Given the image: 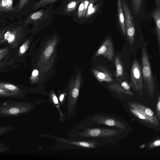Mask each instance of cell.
Returning <instances> with one entry per match:
<instances>
[{
    "instance_id": "cell-1",
    "label": "cell",
    "mask_w": 160,
    "mask_h": 160,
    "mask_svg": "<svg viewBox=\"0 0 160 160\" xmlns=\"http://www.w3.org/2000/svg\"><path fill=\"white\" fill-rule=\"evenodd\" d=\"M125 131L94 125L84 120L78 124L74 138L75 140L94 142L100 146L114 144L122 139Z\"/></svg>"
},
{
    "instance_id": "cell-2",
    "label": "cell",
    "mask_w": 160,
    "mask_h": 160,
    "mask_svg": "<svg viewBox=\"0 0 160 160\" xmlns=\"http://www.w3.org/2000/svg\"><path fill=\"white\" fill-rule=\"evenodd\" d=\"M54 3L44 7L31 13L23 19L24 24L33 25L34 28H40L50 25L52 22L55 14Z\"/></svg>"
},
{
    "instance_id": "cell-3",
    "label": "cell",
    "mask_w": 160,
    "mask_h": 160,
    "mask_svg": "<svg viewBox=\"0 0 160 160\" xmlns=\"http://www.w3.org/2000/svg\"><path fill=\"white\" fill-rule=\"evenodd\" d=\"M85 120L94 125L126 130V125L120 118L105 114L93 115Z\"/></svg>"
},
{
    "instance_id": "cell-4",
    "label": "cell",
    "mask_w": 160,
    "mask_h": 160,
    "mask_svg": "<svg viewBox=\"0 0 160 160\" xmlns=\"http://www.w3.org/2000/svg\"><path fill=\"white\" fill-rule=\"evenodd\" d=\"M142 75L149 93L153 95L155 88V82L151 72L148 54L144 47L142 49Z\"/></svg>"
},
{
    "instance_id": "cell-5",
    "label": "cell",
    "mask_w": 160,
    "mask_h": 160,
    "mask_svg": "<svg viewBox=\"0 0 160 160\" xmlns=\"http://www.w3.org/2000/svg\"><path fill=\"white\" fill-rule=\"evenodd\" d=\"M125 21L126 33L130 45L134 41L135 28L133 19L131 11L125 0H121Z\"/></svg>"
},
{
    "instance_id": "cell-6",
    "label": "cell",
    "mask_w": 160,
    "mask_h": 160,
    "mask_svg": "<svg viewBox=\"0 0 160 160\" xmlns=\"http://www.w3.org/2000/svg\"><path fill=\"white\" fill-rule=\"evenodd\" d=\"M142 77L140 66L138 61L135 59L131 68V81L134 88L139 91L141 95L143 91Z\"/></svg>"
},
{
    "instance_id": "cell-7",
    "label": "cell",
    "mask_w": 160,
    "mask_h": 160,
    "mask_svg": "<svg viewBox=\"0 0 160 160\" xmlns=\"http://www.w3.org/2000/svg\"><path fill=\"white\" fill-rule=\"evenodd\" d=\"M0 15L12 21L22 17L13 6V0H0Z\"/></svg>"
},
{
    "instance_id": "cell-8",
    "label": "cell",
    "mask_w": 160,
    "mask_h": 160,
    "mask_svg": "<svg viewBox=\"0 0 160 160\" xmlns=\"http://www.w3.org/2000/svg\"><path fill=\"white\" fill-rule=\"evenodd\" d=\"M129 107L133 108L144 115L151 124L158 125L159 122L153 112L150 108L143 105L135 102H129Z\"/></svg>"
},
{
    "instance_id": "cell-9",
    "label": "cell",
    "mask_w": 160,
    "mask_h": 160,
    "mask_svg": "<svg viewBox=\"0 0 160 160\" xmlns=\"http://www.w3.org/2000/svg\"><path fill=\"white\" fill-rule=\"evenodd\" d=\"M36 0H19L15 8L22 17H27L34 12L33 8Z\"/></svg>"
},
{
    "instance_id": "cell-10",
    "label": "cell",
    "mask_w": 160,
    "mask_h": 160,
    "mask_svg": "<svg viewBox=\"0 0 160 160\" xmlns=\"http://www.w3.org/2000/svg\"><path fill=\"white\" fill-rule=\"evenodd\" d=\"M102 55L109 60H112L114 56L112 43L111 39L108 38L102 43L96 52L95 58Z\"/></svg>"
},
{
    "instance_id": "cell-11",
    "label": "cell",
    "mask_w": 160,
    "mask_h": 160,
    "mask_svg": "<svg viewBox=\"0 0 160 160\" xmlns=\"http://www.w3.org/2000/svg\"><path fill=\"white\" fill-rule=\"evenodd\" d=\"M61 4L55 9V14L59 15H66L73 11L78 4L83 0H72L65 2L62 0Z\"/></svg>"
},
{
    "instance_id": "cell-12",
    "label": "cell",
    "mask_w": 160,
    "mask_h": 160,
    "mask_svg": "<svg viewBox=\"0 0 160 160\" xmlns=\"http://www.w3.org/2000/svg\"><path fill=\"white\" fill-rule=\"evenodd\" d=\"M81 85V74L79 73L77 77L72 83L70 91L71 105V109L72 110L75 108L78 99Z\"/></svg>"
},
{
    "instance_id": "cell-13",
    "label": "cell",
    "mask_w": 160,
    "mask_h": 160,
    "mask_svg": "<svg viewBox=\"0 0 160 160\" xmlns=\"http://www.w3.org/2000/svg\"><path fill=\"white\" fill-rule=\"evenodd\" d=\"M109 88L119 95H133V93L130 90L129 84L126 81L114 83L108 85Z\"/></svg>"
},
{
    "instance_id": "cell-14",
    "label": "cell",
    "mask_w": 160,
    "mask_h": 160,
    "mask_svg": "<svg viewBox=\"0 0 160 160\" xmlns=\"http://www.w3.org/2000/svg\"><path fill=\"white\" fill-rule=\"evenodd\" d=\"M92 72L98 80L100 82H112L113 81L111 73L102 66L96 67L93 69Z\"/></svg>"
},
{
    "instance_id": "cell-15",
    "label": "cell",
    "mask_w": 160,
    "mask_h": 160,
    "mask_svg": "<svg viewBox=\"0 0 160 160\" xmlns=\"http://www.w3.org/2000/svg\"><path fill=\"white\" fill-rule=\"evenodd\" d=\"M156 8L152 12V16L156 24L158 39L160 47V0H156Z\"/></svg>"
},
{
    "instance_id": "cell-16",
    "label": "cell",
    "mask_w": 160,
    "mask_h": 160,
    "mask_svg": "<svg viewBox=\"0 0 160 160\" xmlns=\"http://www.w3.org/2000/svg\"><path fill=\"white\" fill-rule=\"evenodd\" d=\"M118 15V22L123 35L125 36L124 17L122 7L121 0H117Z\"/></svg>"
},
{
    "instance_id": "cell-17",
    "label": "cell",
    "mask_w": 160,
    "mask_h": 160,
    "mask_svg": "<svg viewBox=\"0 0 160 160\" xmlns=\"http://www.w3.org/2000/svg\"><path fill=\"white\" fill-rule=\"evenodd\" d=\"M115 65L116 68L115 75L118 81H121L123 76V66L121 60L118 55L115 59Z\"/></svg>"
},
{
    "instance_id": "cell-18",
    "label": "cell",
    "mask_w": 160,
    "mask_h": 160,
    "mask_svg": "<svg viewBox=\"0 0 160 160\" xmlns=\"http://www.w3.org/2000/svg\"><path fill=\"white\" fill-rule=\"evenodd\" d=\"M61 0H38L35 4L33 10L34 12L44 7Z\"/></svg>"
},
{
    "instance_id": "cell-19",
    "label": "cell",
    "mask_w": 160,
    "mask_h": 160,
    "mask_svg": "<svg viewBox=\"0 0 160 160\" xmlns=\"http://www.w3.org/2000/svg\"><path fill=\"white\" fill-rule=\"evenodd\" d=\"M142 0H132V6L134 14H138L141 8Z\"/></svg>"
},
{
    "instance_id": "cell-20",
    "label": "cell",
    "mask_w": 160,
    "mask_h": 160,
    "mask_svg": "<svg viewBox=\"0 0 160 160\" xmlns=\"http://www.w3.org/2000/svg\"><path fill=\"white\" fill-rule=\"evenodd\" d=\"M130 111L133 113L134 115L136 116L138 118L143 120L147 122H148L151 123L145 117V116L143 115L142 113H140L138 111H137L136 109L130 107Z\"/></svg>"
},
{
    "instance_id": "cell-21",
    "label": "cell",
    "mask_w": 160,
    "mask_h": 160,
    "mask_svg": "<svg viewBox=\"0 0 160 160\" xmlns=\"http://www.w3.org/2000/svg\"><path fill=\"white\" fill-rule=\"evenodd\" d=\"M99 6V4H98L93 6L88 11L84 16L85 18H87L94 14L97 11Z\"/></svg>"
},
{
    "instance_id": "cell-22",
    "label": "cell",
    "mask_w": 160,
    "mask_h": 160,
    "mask_svg": "<svg viewBox=\"0 0 160 160\" xmlns=\"http://www.w3.org/2000/svg\"><path fill=\"white\" fill-rule=\"evenodd\" d=\"M84 8V0H83L80 3L78 10V18H81L82 16Z\"/></svg>"
},
{
    "instance_id": "cell-23",
    "label": "cell",
    "mask_w": 160,
    "mask_h": 160,
    "mask_svg": "<svg viewBox=\"0 0 160 160\" xmlns=\"http://www.w3.org/2000/svg\"><path fill=\"white\" fill-rule=\"evenodd\" d=\"M53 50V47L52 46H48L44 52V55L46 57L50 56Z\"/></svg>"
},
{
    "instance_id": "cell-24",
    "label": "cell",
    "mask_w": 160,
    "mask_h": 160,
    "mask_svg": "<svg viewBox=\"0 0 160 160\" xmlns=\"http://www.w3.org/2000/svg\"><path fill=\"white\" fill-rule=\"evenodd\" d=\"M160 146V139H157L152 142L149 146V148H152Z\"/></svg>"
},
{
    "instance_id": "cell-25",
    "label": "cell",
    "mask_w": 160,
    "mask_h": 160,
    "mask_svg": "<svg viewBox=\"0 0 160 160\" xmlns=\"http://www.w3.org/2000/svg\"><path fill=\"white\" fill-rule=\"evenodd\" d=\"M157 113L158 118L160 120V94L158 96L157 105Z\"/></svg>"
},
{
    "instance_id": "cell-26",
    "label": "cell",
    "mask_w": 160,
    "mask_h": 160,
    "mask_svg": "<svg viewBox=\"0 0 160 160\" xmlns=\"http://www.w3.org/2000/svg\"><path fill=\"white\" fill-rule=\"evenodd\" d=\"M89 2L90 1L89 0H84V8L82 16V17H84L85 15L88 10Z\"/></svg>"
},
{
    "instance_id": "cell-27",
    "label": "cell",
    "mask_w": 160,
    "mask_h": 160,
    "mask_svg": "<svg viewBox=\"0 0 160 160\" xmlns=\"http://www.w3.org/2000/svg\"><path fill=\"white\" fill-rule=\"evenodd\" d=\"M19 112V109L16 108H12L9 110V113L12 114H16Z\"/></svg>"
},
{
    "instance_id": "cell-28",
    "label": "cell",
    "mask_w": 160,
    "mask_h": 160,
    "mask_svg": "<svg viewBox=\"0 0 160 160\" xmlns=\"http://www.w3.org/2000/svg\"><path fill=\"white\" fill-rule=\"evenodd\" d=\"M5 87L7 89L12 90H14L16 88L14 86L9 84H6Z\"/></svg>"
},
{
    "instance_id": "cell-29",
    "label": "cell",
    "mask_w": 160,
    "mask_h": 160,
    "mask_svg": "<svg viewBox=\"0 0 160 160\" xmlns=\"http://www.w3.org/2000/svg\"><path fill=\"white\" fill-rule=\"evenodd\" d=\"M11 35V33L9 30H7L4 34V38L8 40Z\"/></svg>"
},
{
    "instance_id": "cell-30",
    "label": "cell",
    "mask_w": 160,
    "mask_h": 160,
    "mask_svg": "<svg viewBox=\"0 0 160 160\" xmlns=\"http://www.w3.org/2000/svg\"><path fill=\"white\" fill-rule=\"evenodd\" d=\"M9 31L11 33V35L8 40V42H10L14 39L15 36L13 33H12L9 30Z\"/></svg>"
},
{
    "instance_id": "cell-31",
    "label": "cell",
    "mask_w": 160,
    "mask_h": 160,
    "mask_svg": "<svg viewBox=\"0 0 160 160\" xmlns=\"http://www.w3.org/2000/svg\"><path fill=\"white\" fill-rule=\"evenodd\" d=\"M53 101L55 104H57L58 103V99L57 98V97L55 96H54L53 97Z\"/></svg>"
},
{
    "instance_id": "cell-32",
    "label": "cell",
    "mask_w": 160,
    "mask_h": 160,
    "mask_svg": "<svg viewBox=\"0 0 160 160\" xmlns=\"http://www.w3.org/2000/svg\"><path fill=\"white\" fill-rule=\"evenodd\" d=\"M38 74V71L37 70H34L32 73V75L34 76H36Z\"/></svg>"
},
{
    "instance_id": "cell-33",
    "label": "cell",
    "mask_w": 160,
    "mask_h": 160,
    "mask_svg": "<svg viewBox=\"0 0 160 160\" xmlns=\"http://www.w3.org/2000/svg\"><path fill=\"white\" fill-rule=\"evenodd\" d=\"M25 50V48L24 46H22L20 48V51L21 53L23 52Z\"/></svg>"
},
{
    "instance_id": "cell-34",
    "label": "cell",
    "mask_w": 160,
    "mask_h": 160,
    "mask_svg": "<svg viewBox=\"0 0 160 160\" xmlns=\"http://www.w3.org/2000/svg\"><path fill=\"white\" fill-rule=\"evenodd\" d=\"M64 97V94H62L61 95V96H60V98H59L60 100L61 101H62V100L63 99Z\"/></svg>"
},
{
    "instance_id": "cell-35",
    "label": "cell",
    "mask_w": 160,
    "mask_h": 160,
    "mask_svg": "<svg viewBox=\"0 0 160 160\" xmlns=\"http://www.w3.org/2000/svg\"><path fill=\"white\" fill-rule=\"evenodd\" d=\"M94 2H96L98 0H92Z\"/></svg>"
}]
</instances>
